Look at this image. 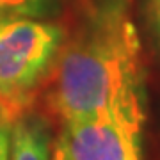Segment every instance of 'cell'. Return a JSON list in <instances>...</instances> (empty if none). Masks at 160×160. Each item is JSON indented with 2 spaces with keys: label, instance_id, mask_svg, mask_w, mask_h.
I'll return each mask as SVG.
<instances>
[{
  "label": "cell",
  "instance_id": "1",
  "mask_svg": "<svg viewBox=\"0 0 160 160\" xmlns=\"http://www.w3.org/2000/svg\"><path fill=\"white\" fill-rule=\"evenodd\" d=\"M48 105L62 123L92 116L144 121L141 43L123 0L92 4L50 69Z\"/></svg>",
  "mask_w": 160,
  "mask_h": 160
},
{
  "label": "cell",
  "instance_id": "2",
  "mask_svg": "<svg viewBox=\"0 0 160 160\" xmlns=\"http://www.w3.org/2000/svg\"><path fill=\"white\" fill-rule=\"evenodd\" d=\"M64 29L41 18L0 20V102L16 116L52 69Z\"/></svg>",
  "mask_w": 160,
  "mask_h": 160
},
{
  "label": "cell",
  "instance_id": "3",
  "mask_svg": "<svg viewBox=\"0 0 160 160\" xmlns=\"http://www.w3.org/2000/svg\"><path fill=\"white\" fill-rule=\"evenodd\" d=\"M142 123L121 116H92L62 123L53 160H142Z\"/></svg>",
  "mask_w": 160,
  "mask_h": 160
},
{
  "label": "cell",
  "instance_id": "4",
  "mask_svg": "<svg viewBox=\"0 0 160 160\" xmlns=\"http://www.w3.org/2000/svg\"><path fill=\"white\" fill-rule=\"evenodd\" d=\"M9 160H50V139L43 119L20 114L12 121Z\"/></svg>",
  "mask_w": 160,
  "mask_h": 160
},
{
  "label": "cell",
  "instance_id": "5",
  "mask_svg": "<svg viewBox=\"0 0 160 160\" xmlns=\"http://www.w3.org/2000/svg\"><path fill=\"white\" fill-rule=\"evenodd\" d=\"M59 0H0V20L46 18L57 9Z\"/></svg>",
  "mask_w": 160,
  "mask_h": 160
},
{
  "label": "cell",
  "instance_id": "6",
  "mask_svg": "<svg viewBox=\"0 0 160 160\" xmlns=\"http://www.w3.org/2000/svg\"><path fill=\"white\" fill-rule=\"evenodd\" d=\"M146 7H148V18H149L151 30H153L157 43L160 46V0H148Z\"/></svg>",
  "mask_w": 160,
  "mask_h": 160
},
{
  "label": "cell",
  "instance_id": "7",
  "mask_svg": "<svg viewBox=\"0 0 160 160\" xmlns=\"http://www.w3.org/2000/svg\"><path fill=\"white\" fill-rule=\"evenodd\" d=\"M11 126H0V160H9Z\"/></svg>",
  "mask_w": 160,
  "mask_h": 160
},
{
  "label": "cell",
  "instance_id": "8",
  "mask_svg": "<svg viewBox=\"0 0 160 160\" xmlns=\"http://www.w3.org/2000/svg\"><path fill=\"white\" fill-rule=\"evenodd\" d=\"M16 118L18 116L11 109H7L6 105L0 102V126H11L12 121L16 119Z\"/></svg>",
  "mask_w": 160,
  "mask_h": 160
}]
</instances>
